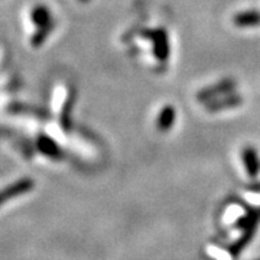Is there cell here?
I'll list each match as a JSON object with an SVG mask.
<instances>
[{"mask_svg": "<svg viewBox=\"0 0 260 260\" xmlns=\"http://www.w3.org/2000/svg\"><path fill=\"white\" fill-rule=\"evenodd\" d=\"M32 21L40 26L41 29L33 37V44L35 45H40L43 43V40L49 33L50 28H52V23H50V12L49 10L44 6L35 7V10L32 11Z\"/></svg>", "mask_w": 260, "mask_h": 260, "instance_id": "obj_1", "label": "cell"}, {"mask_svg": "<svg viewBox=\"0 0 260 260\" xmlns=\"http://www.w3.org/2000/svg\"><path fill=\"white\" fill-rule=\"evenodd\" d=\"M30 186H32V182L29 180H23V181L17 182V184L12 185L10 188H7L6 190H2L0 191V205L3 204V202L8 201L10 197H12V196L21 194L24 191L29 190Z\"/></svg>", "mask_w": 260, "mask_h": 260, "instance_id": "obj_2", "label": "cell"}, {"mask_svg": "<svg viewBox=\"0 0 260 260\" xmlns=\"http://www.w3.org/2000/svg\"><path fill=\"white\" fill-rule=\"evenodd\" d=\"M83 2H85V0H83Z\"/></svg>", "mask_w": 260, "mask_h": 260, "instance_id": "obj_3", "label": "cell"}]
</instances>
